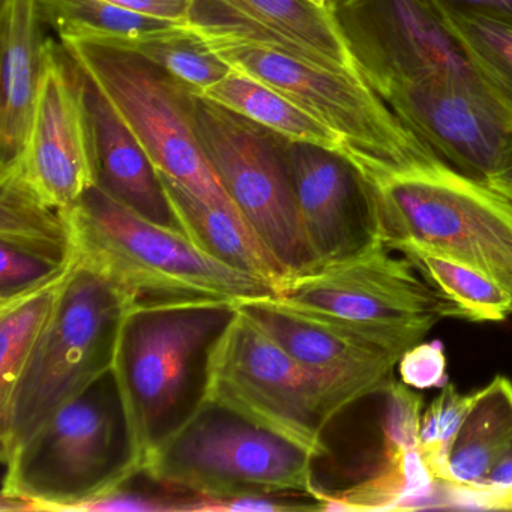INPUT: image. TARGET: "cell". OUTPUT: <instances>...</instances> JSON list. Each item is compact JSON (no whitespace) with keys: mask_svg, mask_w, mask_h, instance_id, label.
Returning a JSON list of instances; mask_svg holds the SVG:
<instances>
[{"mask_svg":"<svg viewBox=\"0 0 512 512\" xmlns=\"http://www.w3.org/2000/svg\"><path fill=\"white\" fill-rule=\"evenodd\" d=\"M236 314L235 302L212 299L137 304L125 314L113 373L145 469L208 403L212 350Z\"/></svg>","mask_w":512,"mask_h":512,"instance_id":"1","label":"cell"},{"mask_svg":"<svg viewBox=\"0 0 512 512\" xmlns=\"http://www.w3.org/2000/svg\"><path fill=\"white\" fill-rule=\"evenodd\" d=\"M4 463L2 502L20 511L79 512L145 473L113 370L59 407Z\"/></svg>","mask_w":512,"mask_h":512,"instance_id":"2","label":"cell"},{"mask_svg":"<svg viewBox=\"0 0 512 512\" xmlns=\"http://www.w3.org/2000/svg\"><path fill=\"white\" fill-rule=\"evenodd\" d=\"M74 256L112 281L131 304L269 298L262 278L224 265L182 230L161 226L97 185L68 211Z\"/></svg>","mask_w":512,"mask_h":512,"instance_id":"3","label":"cell"},{"mask_svg":"<svg viewBox=\"0 0 512 512\" xmlns=\"http://www.w3.org/2000/svg\"><path fill=\"white\" fill-rule=\"evenodd\" d=\"M130 299L79 260L65 277L55 310L10 397L0 404V445L7 460L59 407L113 370Z\"/></svg>","mask_w":512,"mask_h":512,"instance_id":"4","label":"cell"},{"mask_svg":"<svg viewBox=\"0 0 512 512\" xmlns=\"http://www.w3.org/2000/svg\"><path fill=\"white\" fill-rule=\"evenodd\" d=\"M389 242L410 241L484 272L512 296V202L439 155L365 173Z\"/></svg>","mask_w":512,"mask_h":512,"instance_id":"5","label":"cell"},{"mask_svg":"<svg viewBox=\"0 0 512 512\" xmlns=\"http://www.w3.org/2000/svg\"><path fill=\"white\" fill-rule=\"evenodd\" d=\"M316 460L310 449L208 401L149 458L145 473L199 496L304 494L317 500Z\"/></svg>","mask_w":512,"mask_h":512,"instance_id":"6","label":"cell"},{"mask_svg":"<svg viewBox=\"0 0 512 512\" xmlns=\"http://www.w3.org/2000/svg\"><path fill=\"white\" fill-rule=\"evenodd\" d=\"M202 35L233 70L274 89L337 133L365 173L401 169L437 155L359 74L326 70L235 38Z\"/></svg>","mask_w":512,"mask_h":512,"instance_id":"7","label":"cell"},{"mask_svg":"<svg viewBox=\"0 0 512 512\" xmlns=\"http://www.w3.org/2000/svg\"><path fill=\"white\" fill-rule=\"evenodd\" d=\"M194 122L227 196L289 280L319 269L296 202L289 157L292 140L202 95L194 103Z\"/></svg>","mask_w":512,"mask_h":512,"instance_id":"8","label":"cell"},{"mask_svg":"<svg viewBox=\"0 0 512 512\" xmlns=\"http://www.w3.org/2000/svg\"><path fill=\"white\" fill-rule=\"evenodd\" d=\"M62 44L100 86L161 173L205 202L236 209L200 143L196 92L130 50L83 40Z\"/></svg>","mask_w":512,"mask_h":512,"instance_id":"9","label":"cell"},{"mask_svg":"<svg viewBox=\"0 0 512 512\" xmlns=\"http://www.w3.org/2000/svg\"><path fill=\"white\" fill-rule=\"evenodd\" d=\"M208 401L286 437L317 458L323 433L337 418L322 386L238 308L212 350Z\"/></svg>","mask_w":512,"mask_h":512,"instance_id":"10","label":"cell"},{"mask_svg":"<svg viewBox=\"0 0 512 512\" xmlns=\"http://www.w3.org/2000/svg\"><path fill=\"white\" fill-rule=\"evenodd\" d=\"M271 299L299 316L353 328L428 334L449 317L464 319L455 302L386 247L290 278Z\"/></svg>","mask_w":512,"mask_h":512,"instance_id":"11","label":"cell"},{"mask_svg":"<svg viewBox=\"0 0 512 512\" xmlns=\"http://www.w3.org/2000/svg\"><path fill=\"white\" fill-rule=\"evenodd\" d=\"M329 8L359 76L379 97L433 74L487 85L434 0H335Z\"/></svg>","mask_w":512,"mask_h":512,"instance_id":"12","label":"cell"},{"mask_svg":"<svg viewBox=\"0 0 512 512\" xmlns=\"http://www.w3.org/2000/svg\"><path fill=\"white\" fill-rule=\"evenodd\" d=\"M380 98L458 172L488 184L502 164L512 139V112L490 86L433 74L397 83Z\"/></svg>","mask_w":512,"mask_h":512,"instance_id":"13","label":"cell"},{"mask_svg":"<svg viewBox=\"0 0 512 512\" xmlns=\"http://www.w3.org/2000/svg\"><path fill=\"white\" fill-rule=\"evenodd\" d=\"M238 308L316 379L337 416L379 391L404 352L427 335L319 322L278 307L271 296L241 302Z\"/></svg>","mask_w":512,"mask_h":512,"instance_id":"14","label":"cell"},{"mask_svg":"<svg viewBox=\"0 0 512 512\" xmlns=\"http://www.w3.org/2000/svg\"><path fill=\"white\" fill-rule=\"evenodd\" d=\"M50 205L70 211L95 185L94 133L73 56L47 40L28 142L14 166Z\"/></svg>","mask_w":512,"mask_h":512,"instance_id":"15","label":"cell"},{"mask_svg":"<svg viewBox=\"0 0 512 512\" xmlns=\"http://www.w3.org/2000/svg\"><path fill=\"white\" fill-rule=\"evenodd\" d=\"M289 157L302 226L319 268L385 247L373 185L344 149L292 140Z\"/></svg>","mask_w":512,"mask_h":512,"instance_id":"16","label":"cell"},{"mask_svg":"<svg viewBox=\"0 0 512 512\" xmlns=\"http://www.w3.org/2000/svg\"><path fill=\"white\" fill-rule=\"evenodd\" d=\"M440 484L460 506L512 509V382L496 376L470 394Z\"/></svg>","mask_w":512,"mask_h":512,"instance_id":"17","label":"cell"},{"mask_svg":"<svg viewBox=\"0 0 512 512\" xmlns=\"http://www.w3.org/2000/svg\"><path fill=\"white\" fill-rule=\"evenodd\" d=\"M80 76L94 133L95 185L142 217L179 229L160 170L82 67Z\"/></svg>","mask_w":512,"mask_h":512,"instance_id":"18","label":"cell"},{"mask_svg":"<svg viewBox=\"0 0 512 512\" xmlns=\"http://www.w3.org/2000/svg\"><path fill=\"white\" fill-rule=\"evenodd\" d=\"M43 26L38 0H0V169L19 163L28 142L47 43Z\"/></svg>","mask_w":512,"mask_h":512,"instance_id":"19","label":"cell"},{"mask_svg":"<svg viewBox=\"0 0 512 512\" xmlns=\"http://www.w3.org/2000/svg\"><path fill=\"white\" fill-rule=\"evenodd\" d=\"M179 229L209 256L271 284L289 280L281 263L235 208L212 205L160 172Z\"/></svg>","mask_w":512,"mask_h":512,"instance_id":"20","label":"cell"},{"mask_svg":"<svg viewBox=\"0 0 512 512\" xmlns=\"http://www.w3.org/2000/svg\"><path fill=\"white\" fill-rule=\"evenodd\" d=\"M209 7L283 35L307 50L322 67L359 74L338 31L331 8L313 0H202Z\"/></svg>","mask_w":512,"mask_h":512,"instance_id":"21","label":"cell"},{"mask_svg":"<svg viewBox=\"0 0 512 512\" xmlns=\"http://www.w3.org/2000/svg\"><path fill=\"white\" fill-rule=\"evenodd\" d=\"M0 244L73 265L70 215L43 199L17 167L0 169Z\"/></svg>","mask_w":512,"mask_h":512,"instance_id":"22","label":"cell"},{"mask_svg":"<svg viewBox=\"0 0 512 512\" xmlns=\"http://www.w3.org/2000/svg\"><path fill=\"white\" fill-rule=\"evenodd\" d=\"M386 248L406 257L431 286L455 302L464 320L496 323L512 314V296L469 263L416 242H389Z\"/></svg>","mask_w":512,"mask_h":512,"instance_id":"23","label":"cell"},{"mask_svg":"<svg viewBox=\"0 0 512 512\" xmlns=\"http://www.w3.org/2000/svg\"><path fill=\"white\" fill-rule=\"evenodd\" d=\"M202 97L295 142L344 149L343 140L331 128L281 97L274 89L239 71L233 70L221 82L206 89Z\"/></svg>","mask_w":512,"mask_h":512,"instance_id":"24","label":"cell"},{"mask_svg":"<svg viewBox=\"0 0 512 512\" xmlns=\"http://www.w3.org/2000/svg\"><path fill=\"white\" fill-rule=\"evenodd\" d=\"M101 44L130 50L149 59L197 95H202L233 71L190 23H181L134 40Z\"/></svg>","mask_w":512,"mask_h":512,"instance_id":"25","label":"cell"},{"mask_svg":"<svg viewBox=\"0 0 512 512\" xmlns=\"http://www.w3.org/2000/svg\"><path fill=\"white\" fill-rule=\"evenodd\" d=\"M41 19L64 41L110 43L134 40L181 25L175 20L145 16L107 0H38Z\"/></svg>","mask_w":512,"mask_h":512,"instance_id":"26","label":"cell"},{"mask_svg":"<svg viewBox=\"0 0 512 512\" xmlns=\"http://www.w3.org/2000/svg\"><path fill=\"white\" fill-rule=\"evenodd\" d=\"M67 274L19 298L0 302V404L10 397L38 338L43 334Z\"/></svg>","mask_w":512,"mask_h":512,"instance_id":"27","label":"cell"},{"mask_svg":"<svg viewBox=\"0 0 512 512\" xmlns=\"http://www.w3.org/2000/svg\"><path fill=\"white\" fill-rule=\"evenodd\" d=\"M446 14L491 91L512 112V17Z\"/></svg>","mask_w":512,"mask_h":512,"instance_id":"28","label":"cell"},{"mask_svg":"<svg viewBox=\"0 0 512 512\" xmlns=\"http://www.w3.org/2000/svg\"><path fill=\"white\" fill-rule=\"evenodd\" d=\"M469 400L470 395L461 394L454 383L448 382L422 413L419 452L437 482L442 479L446 451L463 421Z\"/></svg>","mask_w":512,"mask_h":512,"instance_id":"29","label":"cell"},{"mask_svg":"<svg viewBox=\"0 0 512 512\" xmlns=\"http://www.w3.org/2000/svg\"><path fill=\"white\" fill-rule=\"evenodd\" d=\"M0 302L11 301L67 274L73 265L0 244ZM76 262V260H74Z\"/></svg>","mask_w":512,"mask_h":512,"instance_id":"30","label":"cell"},{"mask_svg":"<svg viewBox=\"0 0 512 512\" xmlns=\"http://www.w3.org/2000/svg\"><path fill=\"white\" fill-rule=\"evenodd\" d=\"M397 368L401 382L418 391L443 388L449 382L445 350L439 341H421L410 347L401 356Z\"/></svg>","mask_w":512,"mask_h":512,"instance_id":"31","label":"cell"},{"mask_svg":"<svg viewBox=\"0 0 512 512\" xmlns=\"http://www.w3.org/2000/svg\"><path fill=\"white\" fill-rule=\"evenodd\" d=\"M191 494H170L127 491L124 487L83 505L79 512H169L185 511Z\"/></svg>","mask_w":512,"mask_h":512,"instance_id":"32","label":"cell"},{"mask_svg":"<svg viewBox=\"0 0 512 512\" xmlns=\"http://www.w3.org/2000/svg\"><path fill=\"white\" fill-rule=\"evenodd\" d=\"M290 494H242L233 497H209L191 494L187 511L196 512H281L314 509L310 505L289 502Z\"/></svg>","mask_w":512,"mask_h":512,"instance_id":"33","label":"cell"},{"mask_svg":"<svg viewBox=\"0 0 512 512\" xmlns=\"http://www.w3.org/2000/svg\"><path fill=\"white\" fill-rule=\"evenodd\" d=\"M125 10L136 11L158 19L190 23L191 11L196 0H107Z\"/></svg>","mask_w":512,"mask_h":512,"instance_id":"34","label":"cell"},{"mask_svg":"<svg viewBox=\"0 0 512 512\" xmlns=\"http://www.w3.org/2000/svg\"><path fill=\"white\" fill-rule=\"evenodd\" d=\"M445 13H485L512 17V0H434Z\"/></svg>","mask_w":512,"mask_h":512,"instance_id":"35","label":"cell"},{"mask_svg":"<svg viewBox=\"0 0 512 512\" xmlns=\"http://www.w3.org/2000/svg\"><path fill=\"white\" fill-rule=\"evenodd\" d=\"M487 185L512 202V139L502 164Z\"/></svg>","mask_w":512,"mask_h":512,"instance_id":"36","label":"cell"},{"mask_svg":"<svg viewBox=\"0 0 512 512\" xmlns=\"http://www.w3.org/2000/svg\"><path fill=\"white\" fill-rule=\"evenodd\" d=\"M313 2H316V4L323 5V7H329L328 0H313Z\"/></svg>","mask_w":512,"mask_h":512,"instance_id":"37","label":"cell"},{"mask_svg":"<svg viewBox=\"0 0 512 512\" xmlns=\"http://www.w3.org/2000/svg\"><path fill=\"white\" fill-rule=\"evenodd\" d=\"M329 2V7H331L332 4H334L335 0H328Z\"/></svg>","mask_w":512,"mask_h":512,"instance_id":"38","label":"cell"}]
</instances>
